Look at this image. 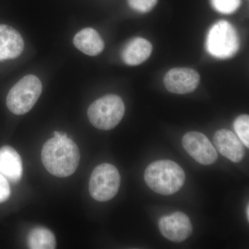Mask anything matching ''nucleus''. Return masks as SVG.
Segmentation results:
<instances>
[{"mask_svg":"<svg viewBox=\"0 0 249 249\" xmlns=\"http://www.w3.org/2000/svg\"><path fill=\"white\" fill-rule=\"evenodd\" d=\"M24 47V40L18 31L6 24H0V61L18 58Z\"/></svg>","mask_w":249,"mask_h":249,"instance_id":"nucleus-11","label":"nucleus"},{"mask_svg":"<svg viewBox=\"0 0 249 249\" xmlns=\"http://www.w3.org/2000/svg\"><path fill=\"white\" fill-rule=\"evenodd\" d=\"M182 145L186 152L200 164L208 165L217 160V152L204 134L190 132L182 139Z\"/></svg>","mask_w":249,"mask_h":249,"instance_id":"nucleus-7","label":"nucleus"},{"mask_svg":"<svg viewBox=\"0 0 249 249\" xmlns=\"http://www.w3.org/2000/svg\"><path fill=\"white\" fill-rule=\"evenodd\" d=\"M152 46L148 40L142 37H136L129 41L122 52L124 63L136 66L145 62L151 55Z\"/></svg>","mask_w":249,"mask_h":249,"instance_id":"nucleus-13","label":"nucleus"},{"mask_svg":"<svg viewBox=\"0 0 249 249\" xmlns=\"http://www.w3.org/2000/svg\"><path fill=\"white\" fill-rule=\"evenodd\" d=\"M73 44L80 52L91 56L101 53L105 47L102 37L91 28L79 31L73 38Z\"/></svg>","mask_w":249,"mask_h":249,"instance_id":"nucleus-14","label":"nucleus"},{"mask_svg":"<svg viewBox=\"0 0 249 249\" xmlns=\"http://www.w3.org/2000/svg\"><path fill=\"white\" fill-rule=\"evenodd\" d=\"M80 158L78 145L68 137L49 139L44 144L41 153L46 169L58 178H67L74 173Z\"/></svg>","mask_w":249,"mask_h":249,"instance_id":"nucleus-1","label":"nucleus"},{"mask_svg":"<svg viewBox=\"0 0 249 249\" xmlns=\"http://www.w3.org/2000/svg\"><path fill=\"white\" fill-rule=\"evenodd\" d=\"M213 142L221 155L234 163H239L245 156V148L240 139L231 131L219 129L214 134Z\"/></svg>","mask_w":249,"mask_h":249,"instance_id":"nucleus-10","label":"nucleus"},{"mask_svg":"<svg viewBox=\"0 0 249 249\" xmlns=\"http://www.w3.org/2000/svg\"><path fill=\"white\" fill-rule=\"evenodd\" d=\"M54 137H56V138H64V137H67V135L66 134L62 133V132H54Z\"/></svg>","mask_w":249,"mask_h":249,"instance_id":"nucleus-20","label":"nucleus"},{"mask_svg":"<svg viewBox=\"0 0 249 249\" xmlns=\"http://www.w3.org/2000/svg\"><path fill=\"white\" fill-rule=\"evenodd\" d=\"M159 228L163 237L175 242L186 240L193 231L189 217L181 212L174 213L160 218Z\"/></svg>","mask_w":249,"mask_h":249,"instance_id":"nucleus-9","label":"nucleus"},{"mask_svg":"<svg viewBox=\"0 0 249 249\" xmlns=\"http://www.w3.org/2000/svg\"><path fill=\"white\" fill-rule=\"evenodd\" d=\"M22 159L13 147L4 146L0 148V174L8 181L17 183L22 177Z\"/></svg>","mask_w":249,"mask_h":249,"instance_id":"nucleus-12","label":"nucleus"},{"mask_svg":"<svg viewBox=\"0 0 249 249\" xmlns=\"http://www.w3.org/2000/svg\"><path fill=\"white\" fill-rule=\"evenodd\" d=\"M124 110V101L121 97L109 94L95 101L88 108V115L90 123L95 127L109 130L121 122Z\"/></svg>","mask_w":249,"mask_h":249,"instance_id":"nucleus-3","label":"nucleus"},{"mask_svg":"<svg viewBox=\"0 0 249 249\" xmlns=\"http://www.w3.org/2000/svg\"><path fill=\"white\" fill-rule=\"evenodd\" d=\"M144 178L155 193L171 196L182 188L186 175L182 168L173 160H160L147 166Z\"/></svg>","mask_w":249,"mask_h":249,"instance_id":"nucleus-2","label":"nucleus"},{"mask_svg":"<svg viewBox=\"0 0 249 249\" xmlns=\"http://www.w3.org/2000/svg\"><path fill=\"white\" fill-rule=\"evenodd\" d=\"M158 0H127L129 6L139 13H147L151 11Z\"/></svg>","mask_w":249,"mask_h":249,"instance_id":"nucleus-18","label":"nucleus"},{"mask_svg":"<svg viewBox=\"0 0 249 249\" xmlns=\"http://www.w3.org/2000/svg\"><path fill=\"white\" fill-rule=\"evenodd\" d=\"M121 176L114 165L102 163L95 168L90 177L89 193L95 200L107 201L119 192Z\"/></svg>","mask_w":249,"mask_h":249,"instance_id":"nucleus-6","label":"nucleus"},{"mask_svg":"<svg viewBox=\"0 0 249 249\" xmlns=\"http://www.w3.org/2000/svg\"><path fill=\"white\" fill-rule=\"evenodd\" d=\"M246 212H247V219L249 220V205L247 206V209H246Z\"/></svg>","mask_w":249,"mask_h":249,"instance_id":"nucleus-21","label":"nucleus"},{"mask_svg":"<svg viewBox=\"0 0 249 249\" xmlns=\"http://www.w3.org/2000/svg\"><path fill=\"white\" fill-rule=\"evenodd\" d=\"M234 129L242 143L249 147V116L247 114L239 116L234 122Z\"/></svg>","mask_w":249,"mask_h":249,"instance_id":"nucleus-16","label":"nucleus"},{"mask_svg":"<svg viewBox=\"0 0 249 249\" xmlns=\"http://www.w3.org/2000/svg\"><path fill=\"white\" fill-rule=\"evenodd\" d=\"M27 245L31 249H53L56 247V240L53 232L48 229L37 227L29 232Z\"/></svg>","mask_w":249,"mask_h":249,"instance_id":"nucleus-15","label":"nucleus"},{"mask_svg":"<svg viewBox=\"0 0 249 249\" xmlns=\"http://www.w3.org/2000/svg\"><path fill=\"white\" fill-rule=\"evenodd\" d=\"M239 47L238 36L230 23L219 21L210 29L206 40V49L214 58H231L237 53Z\"/></svg>","mask_w":249,"mask_h":249,"instance_id":"nucleus-5","label":"nucleus"},{"mask_svg":"<svg viewBox=\"0 0 249 249\" xmlns=\"http://www.w3.org/2000/svg\"><path fill=\"white\" fill-rule=\"evenodd\" d=\"M200 81L198 72L190 68H174L165 74L163 83L170 92L185 94L193 92Z\"/></svg>","mask_w":249,"mask_h":249,"instance_id":"nucleus-8","label":"nucleus"},{"mask_svg":"<svg viewBox=\"0 0 249 249\" xmlns=\"http://www.w3.org/2000/svg\"><path fill=\"white\" fill-rule=\"evenodd\" d=\"M42 90L40 79L34 75H27L10 90L6 97V106L16 115L27 114L35 106Z\"/></svg>","mask_w":249,"mask_h":249,"instance_id":"nucleus-4","label":"nucleus"},{"mask_svg":"<svg viewBox=\"0 0 249 249\" xmlns=\"http://www.w3.org/2000/svg\"><path fill=\"white\" fill-rule=\"evenodd\" d=\"M11 196V188L9 181L0 174V203L7 200Z\"/></svg>","mask_w":249,"mask_h":249,"instance_id":"nucleus-19","label":"nucleus"},{"mask_svg":"<svg viewBox=\"0 0 249 249\" xmlns=\"http://www.w3.org/2000/svg\"><path fill=\"white\" fill-rule=\"evenodd\" d=\"M213 7L218 12L231 14L240 7L242 0H211Z\"/></svg>","mask_w":249,"mask_h":249,"instance_id":"nucleus-17","label":"nucleus"}]
</instances>
